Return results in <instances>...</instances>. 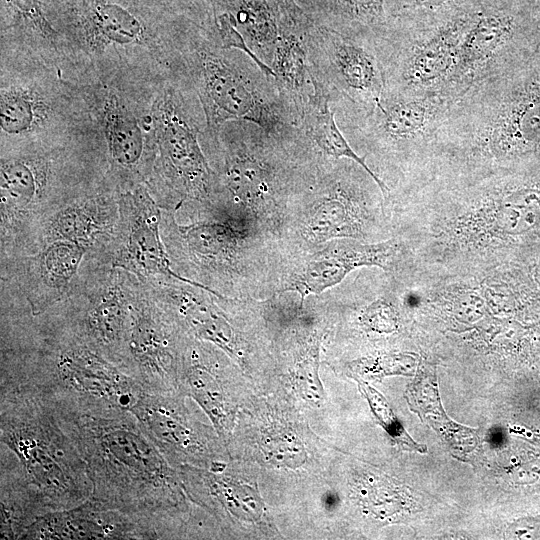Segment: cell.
Instances as JSON below:
<instances>
[{
	"instance_id": "cell-1",
	"label": "cell",
	"mask_w": 540,
	"mask_h": 540,
	"mask_svg": "<svg viewBox=\"0 0 540 540\" xmlns=\"http://www.w3.org/2000/svg\"><path fill=\"white\" fill-rule=\"evenodd\" d=\"M540 160V40L453 104L428 154L453 179L514 171Z\"/></svg>"
},
{
	"instance_id": "cell-2",
	"label": "cell",
	"mask_w": 540,
	"mask_h": 540,
	"mask_svg": "<svg viewBox=\"0 0 540 540\" xmlns=\"http://www.w3.org/2000/svg\"><path fill=\"white\" fill-rule=\"evenodd\" d=\"M51 407L85 463L92 487L88 499L133 518L155 539L168 538L174 518L185 509L181 484L135 416Z\"/></svg>"
},
{
	"instance_id": "cell-3",
	"label": "cell",
	"mask_w": 540,
	"mask_h": 540,
	"mask_svg": "<svg viewBox=\"0 0 540 540\" xmlns=\"http://www.w3.org/2000/svg\"><path fill=\"white\" fill-rule=\"evenodd\" d=\"M79 77L88 70L134 68L184 75L183 52L198 28L140 0H42Z\"/></svg>"
},
{
	"instance_id": "cell-4",
	"label": "cell",
	"mask_w": 540,
	"mask_h": 540,
	"mask_svg": "<svg viewBox=\"0 0 540 540\" xmlns=\"http://www.w3.org/2000/svg\"><path fill=\"white\" fill-rule=\"evenodd\" d=\"M1 469L16 476L47 512L86 501L85 463L55 410L30 395L0 391Z\"/></svg>"
},
{
	"instance_id": "cell-5",
	"label": "cell",
	"mask_w": 540,
	"mask_h": 540,
	"mask_svg": "<svg viewBox=\"0 0 540 540\" xmlns=\"http://www.w3.org/2000/svg\"><path fill=\"white\" fill-rule=\"evenodd\" d=\"M0 391L90 414L130 411L145 392L133 377L66 331L37 353L5 357Z\"/></svg>"
},
{
	"instance_id": "cell-6",
	"label": "cell",
	"mask_w": 540,
	"mask_h": 540,
	"mask_svg": "<svg viewBox=\"0 0 540 540\" xmlns=\"http://www.w3.org/2000/svg\"><path fill=\"white\" fill-rule=\"evenodd\" d=\"M183 63L204 112V141H215L221 128L235 120L253 122L275 134L297 128L274 77L241 50L223 48L196 28L186 43Z\"/></svg>"
},
{
	"instance_id": "cell-7",
	"label": "cell",
	"mask_w": 540,
	"mask_h": 540,
	"mask_svg": "<svg viewBox=\"0 0 540 540\" xmlns=\"http://www.w3.org/2000/svg\"><path fill=\"white\" fill-rule=\"evenodd\" d=\"M1 148L97 138L77 82L45 65L0 58Z\"/></svg>"
},
{
	"instance_id": "cell-8",
	"label": "cell",
	"mask_w": 540,
	"mask_h": 540,
	"mask_svg": "<svg viewBox=\"0 0 540 540\" xmlns=\"http://www.w3.org/2000/svg\"><path fill=\"white\" fill-rule=\"evenodd\" d=\"M168 77L134 68L86 71L77 81L99 145L115 172L135 181L149 174L155 156L153 107Z\"/></svg>"
},
{
	"instance_id": "cell-9",
	"label": "cell",
	"mask_w": 540,
	"mask_h": 540,
	"mask_svg": "<svg viewBox=\"0 0 540 540\" xmlns=\"http://www.w3.org/2000/svg\"><path fill=\"white\" fill-rule=\"evenodd\" d=\"M153 121L152 169L170 189L197 199L208 197L217 186V178L202 141L204 112L186 76H171L161 83Z\"/></svg>"
},
{
	"instance_id": "cell-10",
	"label": "cell",
	"mask_w": 540,
	"mask_h": 540,
	"mask_svg": "<svg viewBox=\"0 0 540 540\" xmlns=\"http://www.w3.org/2000/svg\"><path fill=\"white\" fill-rule=\"evenodd\" d=\"M455 101L443 92L384 91L370 113L337 124L350 144H361L386 159L419 165L432 148Z\"/></svg>"
},
{
	"instance_id": "cell-11",
	"label": "cell",
	"mask_w": 540,
	"mask_h": 540,
	"mask_svg": "<svg viewBox=\"0 0 540 540\" xmlns=\"http://www.w3.org/2000/svg\"><path fill=\"white\" fill-rule=\"evenodd\" d=\"M539 40L540 0H520L510 6L484 5L474 13L462 36L455 66L442 92L457 100Z\"/></svg>"
},
{
	"instance_id": "cell-12",
	"label": "cell",
	"mask_w": 540,
	"mask_h": 540,
	"mask_svg": "<svg viewBox=\"0 0 540 540\" xmlns=\"http://www.w3.org/2000/svg\"><path fill=\"white\" fill-rule=\"evenodd\" d=\"M306 43L312 77L327 90L336 122L370 113L385 90L375 46L312 22Z\"/></svg>"
},
{
	"instance_id": "cell-13",
	"label": "cell",
	"mask_w": 540,
	"mask_h": 540,
	"mask_svg": "<svg viewBox=\"0 0 540 540\" xmlns=\"http://www.w3.org/2000/svg\"><path fill=\"white\" fill-rule=\"evenodd\" d=\"M476 11L430 30L394 32L378 43L375 50L383 70L384 91L442 92L455 66L462 36Z\"/></svg>"
},
{
	"instance_id": "cell-14",
	"label": "cell",
	"mask_w": 540,
	"mask_h": 540,
	"mask_svg": "<svg viewBox=\"0 0 540 540\" xmlns=\"http://www.w3.org/2000/svg\"><path fill=\"white\" fill-rule=\"evenodd\" d=\"M506 172L459 180L468 212L457 222L463 236L494 242L528 234L540 226V173Z\"/></svg>"
},
{
	"instance_id": "cell-15",
	"label": "cell",
	"mask_w": 540,
	"mask_h": 540,
	"mask_svg": "<svg viewBox=\"0 0 540 540\" xmlns=\"http://www.w3.org/2000/svg\"><path fill=\"white\" fill-rule=\"evenodd\" d=\"M0 58L45 65L73 79L76 69L42 0H0Z\"/></svg>"
},
{
	"instance_id": "cell-16",
	"label": "cell",
	"mask_w": 540,
	"mask_h": 540,
	"mask_svg": "<svg viewBox=\"0 0 540 540\" xmlns=\"http://www.w3.org/2000/svg\"><path fill=\"white\" fill-rule=\"evenodd\" d=\"M170 325L155 309L131 307L124 372L146 393L175 395L182 372Z\"/></svg>"
},
{
	"instance_id": "cell-17",
	"label": "cell",
	"mask_w": 540,
	"mask_h": 540,
	"mask_svg": "<svg viewBox=\"0 0 540 540\" xmlns=\"http://www.w3.org/2000/svg\"><path fill=\"white\" fill-rule=\"evenodd\" d=\"M130 412L172 467L211 456L213 450L207 436L192 423L175 395L144 392Z\"/></svg>"
},
{
	"instance_id": "cell-18",
	"label": "cell",
	"mask_w": 540,
	"mask_h": 540,
	"mask_svg": "<svg viewBox=\"0 0 540 540\" xmlns=\"http://www.w3.org/2000/svg\"><path fill=\"white\" fill-rule=\"evenodd\" d=\"M84 139L1 148L0 198L5 219L26 211L54 184L58 151Z\"/></svg>"
},
{
	"instance_id": "cell-19",
	"label": "cell",
	"mask_w": 540,
	"mask_h": 540,
	"mask_svg": "<svg viewBox=\"0 0 540 540\" xmlns=\"http://www.w3.org/2000/svg\"><path fill=\"white\" fill-rule=\"evenodd\" d=\"M20 539H155L133 518L102 508L89 499L68 509L48 512L30 524Z\"/></svg>"
},
{
	"instance_id": "cell-20",
	"label": "cell",
	"mask_w": 540,
	"mask_h": 540,
	"mask_svg": "<svg viewBox=\"0 0 540 540\" xmlns=\"http://www.w3.org/2000/svg\"><path fill=\"white\" fill-rule=\"evenodd\" d=\"M398 250L394 240L364 244L343 238L329 244L312 256L294 274L285 291L319 294L340 283L351 271L362 266H377L388 269Z\"/></svg>"
},
{
	"instance_id": "cell-21",
	"label": "cell",
	"mask_w": 540,
	"mask_h": 540,
	"mask_svg": "<svg viewBox=\"0 0 540 540\" xmlns=\"http://www.w3.org/2000/svg\"><path fill=\"white\" fill-rule=\"evenodd\" d=\"M388 0H296L315 25L374 46L390 33Z\"/></svg>"
},
{
	"instance_id": "cell-22",
	"label": "cell",
	"mask_w": 540,
	"mask_h": 540,
	"mask_svg": "<svg viewBox=\"0 0 540 540\" xmlns=\"http://www.w3.org/2000/svg\"><path fill=\"white\" fill-rule=\"evenodd\" d=\"M310 22L309 19L299 23L281 21V36L271 63L278 91L297 127L314 92L306 43Z\"/></svg>"
},
{
	"instance_id": "cell-23",
	"label": "cell",
	"mask_w": 540,
	"mask_h": 540,
	"mask_svg": "<svg viewBox=\"0 0 540 540\" xmlns=\"http://www.w3.org/2000/svg\"><path fill=\"white\" fill-rule=\"evenodd\" d=\"M125 200L134 213L126 243L131 263L142 272L167 275L220 297L212 289L172 270L159 235V211L145 185H135L132 192L125 195Z\"/></svg>"
},
{
	"instance_id": "cell-24",
	"label": "cell",
	"mask_w": 540,
	"mask_h": 540,
	"mask_svg": "<svg viewBox=\"0 0 540 540\" xmlns=\"http://www.w3.org/2000/svg\"><path fill=\"white\" fill-rule=\"evenodd\" d=\"M314 92L310 95L302 112L298 128L308 143L323 156L334 159H349L363 167L375 180L384 198L389 193L388 186L377 176L351 146L340 127L330 106L327 90L313 78Z\"/></svg>"
},
{
	"instance_id": "cell-25",
	"label": "cell",
	"mask_w": 540,
	"mask_h": 540,
	"mask_svg": "<svg viewBox=\"0 0 540 540\" xmlns=\"http://www.w3.org/2000/svg\"><path fill=\"white\" fill-rule=\"evenodd\" d=\"M221 12L227 14L250 51L271 68L283 20L278 8L268 0H223L218 14Z\"/></svg>"
},
{
	"instance_id": "cell-26",
	"label": "cell",
	"mask_w": 540,
	"mask_h": 540,
	"mask_svg": "<svg viewBox=\"0 0 540 540\" xmlns=\"http://www.w3.org/2000/svg\"><path fill=\"white\" fill-rule=\"evenodd\" d=\"M406 399L411 410L428 422L450 447L467 453L476 446L475 431L453 422L445 414L435 370L430 365L420 363L415 380L406 390Z\"/></svg>"
},
{
	"instance_id": "cell-27",
	"label": "cell",
	"mask_w": 540,
	"mask_h": 540,
	"mask_svg": "<svg viewBox=\"0 0 540 540\" xmlns=\"http://www.w3.org/2000/svg\"><path fill=\"white\" fill-rule=\"evenodd\" d=\"M181 383L211 419L221 437L229 434L231 405L224 382L218 371L210 364L200 361L193 353L190 363L182 372Z\"/></svg>"
},
{
	"instance_id": "cell-28",
	"label": "cell",
	"mask_w": 540,
	"mask_h": 540,
	"mask_svg": "<svg viewBox=\"0 0 540 540\" xmlns=\"http://www.w3.org/2000/svg\"><path fill=\"white\" fill-rule=\"evenodd\" d=\"M0 478L1 539H20L30 524L48 512L17 477L1 470Z\"/></svg>"
},
{
	"instance_id": "cell-29",
	"label": "cell",
	"mask_w": 540,
	"mask_h": 540,
	"mask_svg": "<svg viewBox=\"0 0 540 540\" xmlns=\"http://www.w3.org/2000/svg\"><path fill=\"white\" fill-rule=\"evenodd\" d=\"M84 252L85 247L66 240H55L43 251L39 259V271L45 289L34 314H38L44 294L43 311L60 298L76 274Z\"/></svg>"
},
{
	"instance_id": "cell-30",
	"label": "cell",
	"mask_w": 540,
	"mask_h": 540,
	"mask_svg": "<svg viewBox=\"0 0 540 540\" xmlns=\"http://www.w3.org/2000/svg\"><path fill=\"white\" fill-rule=\"evenodd\" d=\"M178 308L185 323L198 338L215 344L232 357H238L234 330L218 308L190 295L180 297Z\"/></svg>"
},
{
	"instance_id": "cell-31",
	"label": "cell",
	"mask_w": 540,
	"mask_h": 540,
	"mask_svg": "<svg viewBox=\"0 0 540 540\" xmlns=\"http://www.w3.org/2000/svg\"><path fill=\"white\" fill-rule=\"evenodd\" d=\"M96 212L97 206L93 201L77 203L62 209L52 220V235L56 240L70 241L83 247L90 245L104 229Z\"/></svg>"
},
{
	"instance_id": "cell-32",
	"label": "cell",
	"mask_w": 540,
	"mask_h": 540,
	"mask_svg": "<svg viewBox=\"0 0 540 540\" xmlns=\"http://www.w3.org/2000/svg\"><path fill=\"white\" fill-rule=\"evenodd\" d=\"M179 22L203 29L212 34L223 0H140Z\"/></svg>"
},
{
	"instance_id": "cell-33",
	"label": "cell",
	"mask_w": 540,
	"mask_h": 540,
	"mask_svg": "<svg viewBox=\"0 0 540 540\" xmlns=\"http://www.w3.org/2000/svg\"><path fill=\"white\" fill-rule=\"evenodd\" d=\"M438 304L452 319L463 324L479 321L488 306L480 286L453 285L439 293Z\"/></svg>"
},
{
	"instance_id": "cell-34",
	"label": "cell",
	"mask_w": 540,
	"mask_h": 540,
	"mask_svg": "<svg viewBox=\"0 0 540 540\" xmlns=\"http://www.w3.org/2000/svg\"><path fill=\"white\" fill-rule=\"evenodd\" d=\"M362 393L368 400L371 410L385 431L395 440L400 446L406 447L408 450L416 452H426V447L416 443L407 434L403 426L395 417L392 409L386 399L374 388L369 386L364 381L357 379Z\"/></svg>"
},
{
	"instance_id": "cell-35",
	"label": "cell",
	"mask_w": 540,
	"mask_h": 540,
	"mask_svg": "<svg viewBox=\"0 0 540 540\" xmlns=\"http://www.w3.org/2000/svg\"><path fill=\"white\" fill-rule=\"evenodd\" d=\"M319 341L308 349L298 362L294 381L301 397L315 405L324 400V390L319 379Z\"/></svg>"
},
{
	"instance_id": "cell-36",
	"label": "cell",
	"mask_w": 540,
	"mask_h": 540,
	"mask_svg": "<svg viewBox=\"0 0 540 540\" xmlns=\"http://www.w3.org/2000/svg\"><path fill=\"white\" fill-rule=\"evenodd\" d=\"M262 450L270 462L285 467L296 468L306 459L302 443L290 432L267 435Z\"/></svg>"
},
{
	"instance_id": "cell-37",
	"label": "cell",
	"mask_w": 540,
	"mask_h": 540,
	"mask_svg": "<svg viewBox=\"0 0 540 540\" xmlns=\"http://www.w3.org/2000/svg\"><path fill=\"white\" fill-rule=\"evenodd\" d=\"M186 236L196 252L208 256L225 252L232 241L228 229L218 224H202L188 227Z\"/></svg>"
},
{
	"instance_id": "cell-38",
	"label": "cell",
	"mask_w": 540,
	"mask_h": 540,
	"mask_svg": "<svg viewBox=\"0 0 540 540\" xmlns=\"http://www.w3.org/2000/svg\"><path fill=\"white\" fill-rule=\"evenodd\" d=\"M416 356L410 353H392L364 358L354 364L358 372L383 377L390 374H413Z\"/></svg>"
},
{
	"instance_id": "cell-39",
	"label": "cell",
	"mask_w": 540,
	"mask_h": 540,
	"mask_svg": "<svg viewBox=\"0 0 540 540\" xmlns=\"http://www.w3.org/2000/svg\"><path fill=\"white\" fill-rule=\"evenodd\" d=\"M363 324L378 333H391L398 326V312L395 306L385 299L370 304L362 314Z\"/></svg>"
},
{
	"instance_id": "cell-40",
	"label": "cell",
	"mask_w": 540,
	"mask_h": 540,
	"mask_svg": "<svg viewBox=\"0 0 540 540\" xmlns=\"http://www.w3.org/2000/svg\"><path fill=\"white\" fill-rule=\"evenodd\" d=\"M278 8L282 14L283 20L287 22H301L307 19V16L296 3V0H268Z\"/></svg>"
},
{
	"instance_id": "cell-41",
	"label": "cell",
	"mask_w": 540,
	"mask_h": 540,
	"mask_svg": "<svg viewBox=\"0 0 540 540\" xmlns=\"http://www.w3.org/2000/svg\"><path fill=\"white\" fill-rule=\"evenodd\" d=\"M486 440L493 447H499L504 444L505 434L500 428L493 427L491 430H489Z\"/></svg>"
},
{
	"instance_id": "cell-42",
	"label": "cell",
	"mask_w": 540,
	"mask_h": 540,
	"mask_svg": "<svg viewBox=\"0 0 540 540\" xmlns=\"http://www.w3.org/2000/svg\"><path fill=\"white\" fill-rule=\"evenodd\" d=\"M323 504L327 509H333L338 504V496L333 492H328L323 497Z\"/></svg>"
}]
</instances>
